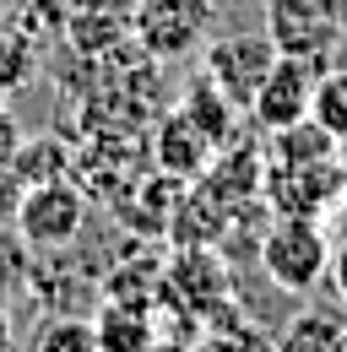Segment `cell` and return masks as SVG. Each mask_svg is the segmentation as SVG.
Wrapping results in <instances>:
<instances>
[{
    "mask_svg": "<svg viewBox=\"0 0 347 352\" xmlns=\"http://www.w3.org/2000/svg\"><path fill=\"white\" fill-rule=\"evenodd\" d=\"M331 233H326V217H271V228L260 233V271L271 287L293 293V298H309L331 282Z\"/></svg>",
    "mask_w": 347,
    "mask_h": 352,
    "instance_id": "obj_1",
    "label": "cell"
},
{
    "mask_svg": "<svg viewBox=\"0 0 347 352\" xmlns=\"http://www.w3.org/2000/svg\"><path fill=\"white\" fill-rule=\"evenodd\" d=\"M11 228L22 233L28 250H65V244H76V233L87 228L82 184L65 179V174H49V179L22 184L17 212H11Z\"/></svg>",
    "mask_w": 347,
    "mask_h": 352,
    "instance_id": "obj_2",
    "label": "cell"
},
{
    "mask_svg": "<svg viewBox=\"0 0 347 352\" xmlns=\"http://www.w3.org/2000/svg\"><path fill=\"white\" fill-rule=\"evenodd\" d=\"M347 190L342 157H266L260 201L277 217H326Z\"/></svg>",
    "mask_w": 347,
    "mask_h": 352,
    "instance_id": "obj_3",
    "label": "cell"
},
{
    "mask_svg": "<svg viewBox=\"0 0 347 352\" xmlns=\"http://www.w3.org/2000/svg\"><path fill=\"white\" fill-rule=\"evenodd\" d=\"M266 38L282 54H309L331 65L347 38V0H266Z\"/></svg>",
    "mask_w": 347,
    "mask_h": 352,
    "instance_id": "obj_4",
    "label": "cell"
},
{
    "mask_svg": "<svg viewBox=\"0 0 347 352\" xmlns=\"http://www.w3.org/2000/svg\"><path fill=\"white\" fill-rule=\"evenodd\" d=\"M217 0H136V22L130 33L141 38V54L174 60V54H196L201 38L212 33Z\"/></svg>",
    "mask_w": 347,
    "mask_h": 352,
    "instance_id": "obj_5",
    "label": "cell"
},
{
    "mask_svg": "<svg viewBox=\"0 0 347 352\" xmlns=\"http://www.w3.org/2000/svg\"><path fill=\"white\" fill-rule=\"evenodd\" d=\"M282 49L271 44L266 33H233V38H212L207 54H201V76L212 82L233 109H250V98L260 92L266 82V71H271V60H277Z\"/></svg>",
    "mask_w": 347,
    "mask_h": 352,
    "instance_id": "obj_6",
    "label": "cell"
},
{
    "mask_svg": "<svg viewBox=\"0 0 347 352\" xmlns=\"http://www.w3.org/2000/svg\"><path fill=\"white\" fill-rule=\"evenodd\" d=\"M320 71H326V65L309 60V54H277L244 114H250L266 135H271V131H288V125H299V120H309V98H315V76H320Z\"/></svg>",
    "mask_w": 347,
    "mask_h": 352,
    "instance_id": "obj_7",
    "label": "cell"
},
{
    "mask_svg": "<svg viewBox=\"0 0 347 352\" xmlns=\"http://www.w3.org/2000/svg\"><path fill=\"white\" fill-rule=\"evenodd\" d=\"M217 157V141L185 109H174L158 120V131H152V163H158V174L174 179V184H196V179L212 168Z\"/></svg>",
    "mask_w": 347,
    "mask_h": 352,
    "instance_id": "obj_8",
    "label": "cell"
},
{
    "mask_svg": "<svg viewBox=\"0 0 347 352\" xmlns=\"http://www.w3.org/2000/svg\"><path fill=\"white\" fill-rule=\"evenodd\" d=\"M179 109H185V114H190L201 131L212 135L217 146H228V141H233V114H239V109H233V103H228V98H222V92H217L207 76H196V82L185 87Z\"/></svg>",
    "mask_w": 347,
    "mask_h": 352,
    "instance_id": "obj_9",
    "label": "cell"
},
{
    "mask_svg": "<svg viewBox=\"0 0 347 352\" xmlns=\"http://www.w3.org/2000/svg\"><path fill=\"white\" fill-rule=\"evenodd\" d=\"M277 352H347V325L320 314V309H309L277 336Z\"/></svg>",
    "mask_w": 347,
    "mask_h": 352,
    "instance_id": "obj_10",
    "label": "cell"
},
{
    "mask_svg": "<svg viewBox=\"0 0 347 352\" xmlns=\"http://www.w3.org/2000/svg\"><path fill=\"white\" fill-rule=\"evenodd\" d=\"M92 325H98V342H103V352H147V347H152V325H147V309H136V304H114V309H103Z\"/></svg>",
    "mask_w": 347,
    "mask_h": 352,
    "instance_id": "obj_11",
    "label": "cell"
},
{
    "mask_svg": "<svg viewBox=\"0 0 347 352\" xmlns=\"http://www.w3.org/2000/svg\"><path fill=\"white\" fill-rule=\"evenodd\" d=\"M309 120H315L320 131H331L337 141H347V71H342V65H326V71L315 76Z\"/></svg>",
    "mask_w": 347,
    "mask_h": 352,
    "instance_id": "obj_12",
    "label": "cell"
},
{
    "mask_svg": "<svg viewBox=\"0 0 347 352\" xmlns=\"http://www.w3.org/2000/svg\"><path fill=\"white\" fill-rule=\"evenodd\" d=\"M33 352H103V342H98V325H92V320L60 314V320H43L39 325Z\"/></svg>",
    "mask_w": 347,
    "mask_h": 352,
    "instance_id": "obj_13",
    "label": "cell"
},
{
    "mask_svg": "<svg viewBox=\"0 0 347 352\" xmlns=\"http://www.w3.org/2000/svg\"><path fill=\"white\" fill-rule=\"evenodd\" d=\"M33 287V250L22 244V233L6 222L0 228V304H11L17 293Z\"/></svg>",
    "mask_w": 347,
    "mask_h": 352,
    "instance_id": "obj_14",
    "label": "cell"
},
{
    "mask_svg": "<svg viewBox=\"0 0 347 352\" xmlns=\"http://www.w3.org/2000/svg\"><path fill=\"white\" fill-rule=\"evenodd\" d=\"M39 71V54H33V38L22 28H6L0 33V98L6 92H22Z\"/></svg>",
    "mask_w": 347,
    "mask_h": 352,
    "instance_id": "obj_15",
    "label": "cell"
},
{
    "mask_svg": "<svg viewBox=\"0 0 347 352\" xmlns=\"http://www.w3.org/2000/svg\"><path fill=\"white\" fill-rule=\"evenodd\" d=\"M201 352H277V342H271V336H260V331H250V325H228V331L212 336Z\"/></svg>",
    "mask_w": 347,
    "mask_h": 352,
    "instance_id": "obj_16",
    "label": "cell"
},
{
    "mask_svg": "<svg viewBox=\"0 0 347 352\" xmlns=\"http://www.w3.org/2000/svg\"><path fill=\"white\" fill-rule=\"evenodd\" d=\"M17 195H22V174H17V157H11V163H0V222H11Z\"/></svg>",
    "mask_w": 347,
    "mask_h": 352,
    "instance_id": "obj_17",
    "label": "cell"
},
{
    "mask_svg": "<svg viewBox=\"0 0 347 352\" xmlns=\"http://www.w3.org/2000/svg\"><path fill=\"white\" fill-rule=\"evenodd\" d=\"M326 233H331V250L342 255V250H347V190H342V201L326 212Z\"/></svg>",
    "mask_w": 347,
    "mask_h": 352,
    "instance_id": "obj_18",
    "label": "cell"
},
{
    "mask_svg": "<svg viewBox=\"0 0 347 352\" xmlns=\"http://www.w3.org/2000/svg\"><path fill=\"white\" fill-rule=\"evenodd\" d=\"M17 146H22V141H17V120H11V109L0 103V163H11Z\"/></svg>",
    "mask_w": 347,
    "mask_h": 352,
    "instance_id": "obj_19",
    "label": "cell"
},
{
    "mask_svg": "<svg viewBox=\"0 0 347 352\" xmlns=\"http://www.w3.org/2000/svg\"><path fill=\"white\" fill-rule=\"evenodd\" d=\"M331 287H337V298H342V309H347V250L331 261Z\"/></svg>",
    "mask_w": 347,
    "mask_h": 352,
    "instance_id": "obj_20",
    "label": "cell"
},
{
    "mask_svg": "<svg viewBox=\"0 0 347 352\" xmlns=\"http://www.w3.org/2000/svg\"><path fill=\"white\" fill-rule=\"evenodd\" d=\"M11 342H17V331H11V309L0 304V352H11Z\"/></svg>",
    "mask_w": 347,
    "mask_h": 352,
    "instance_id": "obj_21",
    "label": "cell"
},
{
    "mask_svg": "<svg viewBox=\"0 0 347 352\" xmlns=\"http://www.w3.org/2000/svg\"><path fill=\"white\" fill-rule=\"evenodd\" d=\"M342 174H347V141H342Z\"/></svg>",
    "mask_w": 347,
    "mask_h": 352,
    "instance_id": "obj_22",
    "label": "cell"
}]
</instances>
